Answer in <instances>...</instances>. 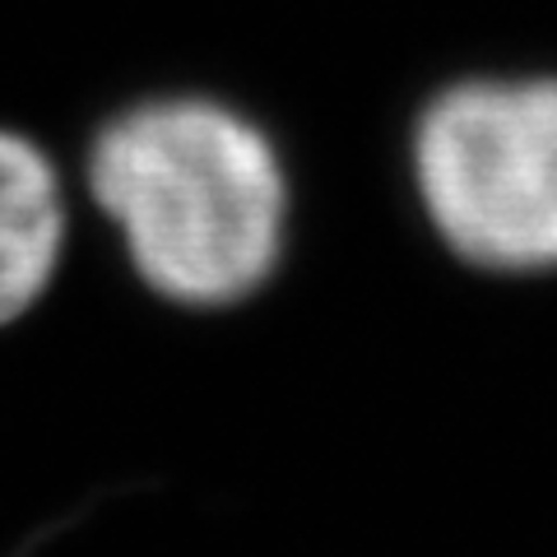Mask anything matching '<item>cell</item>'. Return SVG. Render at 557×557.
I'll list each match as a JSON object with an SVG mask.
<instances>
[{"instance_id":"cell-1","label":"cell","mask_w":557,"mask_h":557,"mask_svg":"<svg viewBox=\"0 0 557 557\" xmlns=\"http://www.w3.org/2000/svg\"><path fill=\"white\" fill-rule=\"evenodd\" d=\"M79 214L139 293L186 317L242 311L278 284L298 237L284 139L214 89H153L102 112L70 153Z\"/></svg>"},{"instance_id":"cell-2","label":"cell","mask_w":557,"mask_h":557,"mask_svg":"<svg viewBox=\"0 0 557 557\" xmlns=\"http://www.w3.org/2000/svg\"><path fill=\"white\" fill-rule=\"evenodd\" d=\"M413 214L479 278L557 274V70H465L405 126Z\"/></svg>"},{"instance_id":"cell-3","label":"cell","mask_w":557,"mask_h":557,"mask_svg":"<svg viewBox=\"0 0 557 557\" xmlns=\"http://www.w3.org/2000/svg\"><path fill=\"white\" fill-rule=\"evenodd\" d=\"M75 233L79 205L65 159L42 135L0 121V335L51 298Z\"/></svg>"}]
</instances>
